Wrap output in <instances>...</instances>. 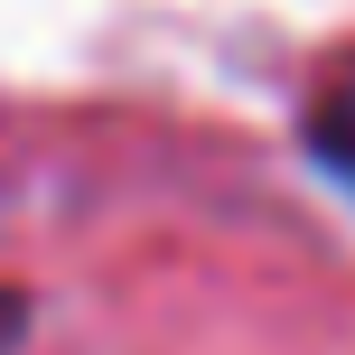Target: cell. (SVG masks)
Returning a JSON list of instances; mask_svg holds the SVG:
<instances>
[{
    "instance_id": "2",
    "label": "cell",
    "mask_w": 355,
    "mask_h": 355,
    "mask_svg": "<svg viewBox=\"0 0 355 355\" xmlns=\"http://www.w3.org/2000/svg\"><path fill=\"white\" fill-rule=\"evenodd\" d=\"M19 327H28V300H10V290H0V346H10Z\"/></svg>"
},
{
    "instance_id": "1",
    "label": "cell",
    "mask_w": 355,
    "mask_h": 355,
    "mask_svg": "<svg viewBox=\"0 0 355 355\" xmlns=\"http://www.w3.org/2000/svg\"><path fill=\"white\" fill-rule=\"evenodd\" d=\"M300 131H309V159L355 196V66H337L318 94H309V122Z\"/></svg>"
}]
</instances>
